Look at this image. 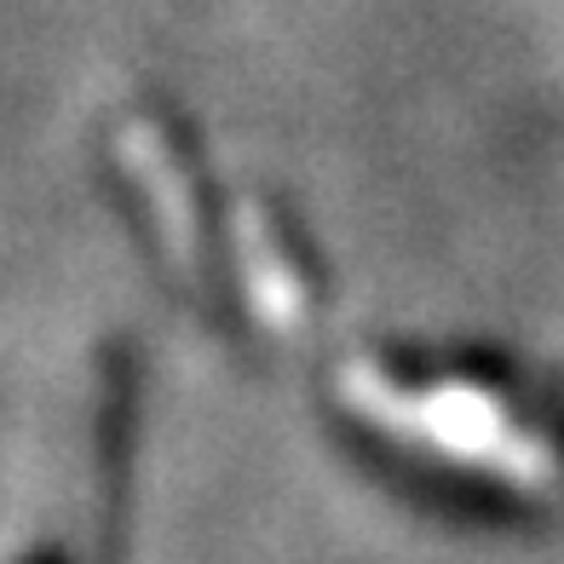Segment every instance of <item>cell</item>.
Segmentation results:
<instances>
[{
	"mask_svg": "<svg viewBox=\"0 0 564 564\" xmlns=\"http://www.w3.org/2000/svg\"><path fill=\"white\" fill-rule=\"evenodd\" d=\"M335 387L364 421H375L380 432H392V438L415 444V449H438L449 460H467V467H484L507 484H519V490H547V484H558L553 449L512 426L507 409L478 387L444 380V387L409 392L369 364H340Z\"/></svg>",
	"mask_w": 564,
	"mask_h": 564,
	"instance_id": "6da1fadb",
	"label": "cell"
},
{
	"mask_svg": "<svg viewBox=\"0 0 564 564\" xmlns=\"http://www.w3.org/2000/svg\"><path fill=\"white\" fill-rule=\"evenodd\" d=\"M237 260H242V289H248V305L265 317L271 335L282 340H305V294H300V276L289 271L282 260V248L271 237L265 214L253 208V202H237Z\"/></svg>",
	"mask_w": 564,
	"mask_h": 564,
	"instance_id": "7a4b0ae2",
	"label": "cell"
},
{
	"mask_svg": "<svg viewBox=\"0 0 564 564\" xmlns=\"http://www.w3.org/2000/svg\"><path fill=\"white\" fill-rule=\"evenodd\" d=\"M127 162H133V167H139V178H144V196H150V208H156V219H162V230H167L173 260L185 265V271H196V265H202V253H196L191 196H185V178L173 173L162 139L150 133V127H133V133H127Z\"/></svg>",
	"mask_w": 564,
	"mask_h": 564,
	"instance_id": "3957f363",
	"label": "cell"
}]
</instances>
